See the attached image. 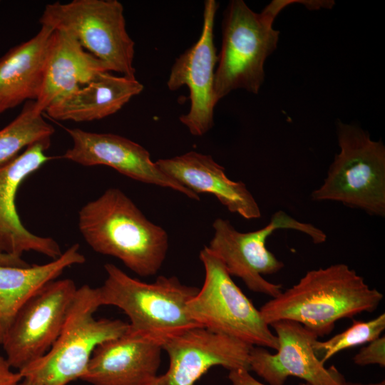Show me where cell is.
Listing matches in <instances>:
<instances>
[{"instance_id":"7a4b0ae2","label":"cell","mask_w":385,"mask_h":385,"mask_svg":"<svg viewBox=\"0 0 385 385\" xmlns=\"http://www.w3.org/2000/svg\"><path fill=\"white\" fill-rule=\"evenodd\" d=\"M78 229L93 250L118 258L139 276L155 274L165 260L167 232L118 188L107 189L81 207Z\"/></svg>"},{"instance_id":"2e32d148","label":"cell","mask_w":385,"mask_h":385,"mask_svg":"<svg viewBox=\"0 0 385 385\" xmlns=\"http://www.w3.org/2000/svg\"><path fill=\"white\" fill-rule=\"evenodd\" d=\"M162 346L129 329L94 349L81 378L91 385H143L157 376Z\"/></svg>"},{"instance_id":"cb8c5ba5","label":"cell","mask_w":385,"mask_h":385,"mask_svg":"<svg viewBox=\"0 0 385 385\" xmlns=\"http://www.w3.org/2000/svg\"><path fill=\"white\" fill-rule=\"evenodd\" d=\"M353 361L358 366L376 364L385 366V337L380 336L362 347L353 357Z\"/></svg>"},{"instance_id":"277c9868","label":"cell","mask_w":385,"mask_h":385,"mask_svg":"<svg viewBox=\"0 0 385 385\" xmlns=\"http://www.w3.org/2000/svg\"><path fill=\"white\" fill-rule=\"evenodd\" d=\"M291 1H274L261 13L242 0L230 1L222 22V46L217 56L214 91L217 103L236 89L257 94L265 79L264 65L276 49L279 31L274 19Z\"/></svg>"},{"instance_id":"6da1fadb","label":"cell","mask_w":385,"mask_h":385,"mask_svg":"<svg viewBox=\"0 0 385 385\" xmlns=\"http://www.w3.org/2000/svg\"><path fill=\"white\" fill-rule=\"evenodd\" d=\"M384 295L342 263L309 270L292 287L260 309L264 321L297 322L317 337L329 334L336 322L377 309Z\"/></svg>"},{"instance_id":"8992f818","label":"cell","mask_w":385,"mask_h":385,"mask_svg":"<svg viewBox=\"0 0 385 385\" xmlns=\"http://www.w3.org/2000/svg\"><path fill=\"white\" fill-rule=\"evenodd\" d=\"M339 152L324 183L314 190V201H334L385 216V147L359 127L337 123Z\"/></svg>"},{"instance_id":"5bb4252c","label":"cell","mask_w":385,"mask_h":385,"mask_svg":"<svg viewBox=\"0 0 385 385\" xmlns=\"http://www.w3.org/2000/svg\"><path fill=\"white\" fill-rule=\"evenodd\" d=\"M253 346L234 337L196 327L168 339L162 345L169 358L165 374L168 385H194L210 368L229 371L250 369Z\"/></svg>"},{"instance_id":"d6986e66","label":"cell","mask_w":385,"mask_h":385,"mask_svg":"<svg viewBox=\"0 0 385 385\" xmlns=\"http://www.w3.org/2000/svg\"><path fill=\"white\" fill-rule=\"evenodd\" d=\"M53 32L41 25L34 36L0 57V114L38 97Z\"/></svg>"},{"instance_id":"ac0fdd59","label":"cell","mask_w":385,"mask_h":385,"mask_svg":"<svg viewBox=\"0 0 385 385\" xmlns=\"http://www.w3.org/2000/svg\"><path fill=\"white\" fill-rule=\"evenodd\" d=\"M107 65L86 51L71 35L53 30L48 51L43 85L34 103L43 113L56 101L88 84Z\"/></svg>"},{"instance_id":"e0dca14e","label":"cell","mask_w":385,"mask_h":385,"mask_svg":"<svg viewBox=\"0 0 385 385\" xmlns=\"http://www.w3.org/2000/svg\"><path fill=\"white\" fill-rule=\"evenodd\" d=\"M155 163L163 173L194 193L212 194L230 212L245 219L260 217V208L246 185L228 178L225 168L211 155L192 150Z\"/></svg>"},{"instance_id":"5b68a950","label":"cell","mask_w":385,"mask_h":385,"mask_svg":"<svg viewBox=\"0 0 385 385\" xmlns=\"http://www.w3.org/2000/svg\"><path fill=\"white\" fill-rule=\"evenodd\" d=\"M101 307L98 288H77L56 340L41 358L18 371L22 378L42 385H67L81 379L96 347L126 332L129 324L120 319H97Z\"/></svg>"},{"instance_id":"d4e9b609","label":"cell","mask_w":385,"mask_h":385,"mask_svg":"<svg viewBox=\"0 0 385 385\" xmlns=\"http://www.w3.org/2000/svg\"><path fill=\"white\" fill-rule=\"evenodd\" d=\"M22 376L18 371H14L6 358L0 354V385H17Z\"/></svg>"},{"instance_id":"8fae6325","label":"cell","mask_w":385,"mask_h":385,"mask_svg":"<svg viewBox=\"0 0 385 385\" xmlns=\"http://www.w3.org/2000/svg\"><path fill=\"white\" fill-rule=\"evenodd\" d=\"M217 9L216 1H205L200 38L175 59L167 81L170 91L183 86L189 88L190 108L188 113L179 118L195 136L205 135L214 125V109L217 104L214 83L217 55L213 29Z\"/></svg>"},{"instance_id":"4fadbf2b","label":"cell","mask_w":385,"mask_h":385,"mask_svg":"<svg viewBox=\"0 0 385 385\" xmlns=\"http://www.w3.org/2000/svg\"><path fill=\"white\" fill-rule=\"evenodd\" d=\"M65 130L73 145L63 155L66 160L83 166L106 165L137 181L168 188L199 200V195L163 173L140 144L113 133Z\"/></svg>"},{"instance_id":"7c38bea8","label":"cell","mask_w":385,"mask_h":385,"mask_svg":"<svg viewBox=\"0 0 385 385\" xmlns=\"http://www.w3.org/2000/svg\"><path fill=\"white\" fill-rule=\"evenodd\" d=\"M278 340L277 353L264 347L252 346L250 369L270 385H284L289 376H295L310 385H339L344 377L332 366L325 368L316 355L313 342L318 338L302 324L287 319L272 322Z\"/></svg>"},{"instance_id":"4316f807","label":"cell","mask_w":385,"mask_h":385,"mask_svg":"<svg viewBox=\"0 0 385 385\" xmlns=\"http://www.w3.org/2000/svg\"><path fill=\"white\" fill-rule=\"evenodd\" d=\"M0 265L13 267L29 266L21 257L3 253H0Z\"/></svg>"},{"instance_id":"603a6c76","label":"cell","mask_w":385,"mask_h":385,"mask_svg":"<svg viewBox=\"0 0 385 385\" xmlns=\"http://www.w3.org/2000/svg\"><path fill=\"white\" fill-rule=\"evenodd\" d=\"M385 329V314L374 319L362 322L352 320L351 325L344 332L330 339L313 342L314 351L322 364L341 351L369 343L381 336Z\"/></svg>"},{"instance_id":"83f0119b","label":"cell","mask_w":385,"mask_h":385,"mask_svg":"<svg viewBox=\"0 0 385 385\" xmlns=\"http://www.w3.org/2000/svg\"><path fill=\"white\" fill-rule=\"evenodd\" d=\"M143 385H168V380L165 374H163L160 376H156L145 383H144Z\"/></svg>"},{"instance_id":"7402d4cb","label":"cell","mask_w":385,"mask_h":385,"mask_svg":"<svg viewBox=\"0 0 385 385\" xmlns=\"http://www.w3.org/2000/svg\"><path fill=\"white\" fill-rule=\"evenodd\" d=\"M35 101L25 103L20 113L0 130V166L18 155L23 148L51 138L54 128L34 108Z\"/></svg>"},{"instance_id":"52a82bcc","label":"cell","mask_w":385,"mask_h":385,"mask_svg":"<svg viewBox=\"0 0 385 385\" xmlns=\"http://www.w3.org/2000/svg\"><path fill=\"white\" fill-rule=\"evenodd\" d=\"M199 258L205 269L203 284L188 303L189 315L197 324L253 346L277 350L278 340L260 309L242 292L222 260L207 246Z\"/></svg>"},{"instance_id":"ffe728a7","label":"cell","mask_w":385,"mask_h":385,"mask_svg":"<svg viewBox=\"0 0 385 385\" xmlns=\"http://www.w3.org/2000/svg\"><path fill=\"white\" fill-rule=\"evenodd\" d=\"M143 88L135 77L116 76L104 71L88 84L50 105L45 111L56 120H100L117 113Z\"/></svg>"},{"instance_id":"9c48e42d","label":"cell","mask_w":385,"mask_h":385,"mask_svg":"<svg viewBox=\"0 0 385 385\" xmlns=\"http://www.w3.org/2000/svg\"><path fill=\"white\" fill-rule=\"evenodd\" d=\"M212 228L213 237L207 247L222 260L228 273L240 278L250 290L272 298L282 292V285L267 281L263 275L277 273L284 263L267 248V238L277 230L289 229L304 233L314 244L327 240L320 229L282 210L274 213L267 225L255 231L239 232L222 218L215 219Z\"/></svg>"},{"instance_id":"3957f363","label":"cell","mask_w":385,"mask_h":385,"mask_svg":"<svg viewBox=\"0 0 385 385\" xmlns=\"http://www.w3.org/2000/svg\"><path fill=\"white\" fill-rule=\"evenodd\" d=\"M107 274L98 288L101 306H115L130 319L129 329L161 346L190 328L200 327L187 310L198 292L177 277L159 276L151 283L133 278L113 264L104 265Z\"/></svg>"},{"instance_id":"f1b7e54d","label":"cell","mask_w":385,"mask_h":385,"mask_svg":"<svg viewBox=\"0 0 385 385\" xmlns=\"http://www.w3.org/2000/svg\"><path fill=\"white\" fill-rule=\"evenodd\" d=\"M339 385H385V381H381L379 382H375V383L361 384V383L347 382L345 381V379H343Z\"/></svg>"},{"instance_id":"9a60e30c","label":"cell","mask_w":385,"mask_h":385,"mask_svg":"<svg viewBox=\"0 0 385 385\" xmlns=\"http://www.w3.org/2000/svg\"><path fill=\"white\" fill-rule=\"evenodd\" d=\"M50 143L51 138L36 142L0 166V253L21 257L34 251L52 260L63 253L55 240L34 235L24 226L15 202L22 182L53 158L45 153Z\"/></svg>"},{"instance_id":"f546056e","label":"cell","mask_w":385,"mask_h":385,"mask_svg":"<svg viewBox=\"0 0 385 385\" xmlns=\"http://www.w3.org/2000/svg\"><path fill=\"white\" fill-rule=\"evenodd\" d=\"M17 385H42L34 380L23 378Z\"/></svg>"},{"instance_id":"484cf974","label":"cell","mask_w":385,"mask_h":385,"mask_svg":"<svg viewBox=\"0 0 385 385\" xmlns=\"http://www.w3.org/2000/svg\"><path fill=\"white\" fill-rule=\"evenodd\" d=\"M228 379L232 385H265L250 374V371L244 369L229 371ZM299 385H310L308 383H302Z\"/></svg>"},{"instance_id":"30bf717a","label":"cell","mask_w":385,"mask_h":385,"mask_svg":"<svg viewBox=\"0 0 385 385\" xmlns=\"http://www.w3.org/2000/svg\"><path fill=\"white\" fill-rule=\"evenodd\" d=\"M76 290L72 279H55L19 309L1 342L13 369H24L50 349L60 334Z\"/></svg>"},{"instance_id":"ba28073f","label":"cell","mask_w":385,"mask_h":385,"mask_svg":"<svg viewBox=\"0 0 385 385\" xmlns=\"http://www.w3.org/2000/svg\"><path fill=\"white\" fill-rule=\"evenodd\" d=\"M41 25L71 35L104 62L110 71L135 77V42L126 30L124 8L117 0H73L48 4Z\"/></svg>"},{"instance_id":"44dd1931","label":"cell","mask_w":385,"mask_h":385,"mask_svg":"<svg viewBox=\"0 0 385 385\" xmlns=\"http://www.w3.org/2000/svg\"><path fill=\"white\" fill-rule=\"evenodd\" d=\"M86 258L74 244L57 259L27 267L0 265V344L19 309L65 269L84 263Z\"/></svg>"}]
</instances>
